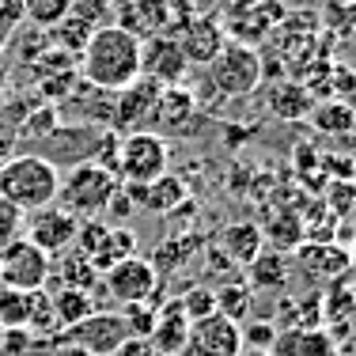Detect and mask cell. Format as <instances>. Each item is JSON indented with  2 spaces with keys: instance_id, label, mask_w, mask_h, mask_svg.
<instances>
[{
  "instance_id": "obj_1",
  "label": "cell",
  "mask_w": 356,
  "mask_h": 356,
  "mask_svg": "<svg viewBox=\"0 0 356 356\" xmlns=\"http://www.w3.org/2000/svg\"><path fill=\"white\" fill-rule=\"evenodd\" d=\"M80 72L83 83L118 95L129 83L140 80V38L122 23H103L91 31V38L80 49Z\"/></svg>"
},
{
  "instance_id": "obj_2",
  "label": "cell",
  "mask_w": 356,
  "mask_h": 356,
  "mask_svg": "<svg viewBox=\"0 0 356 356\" xmlns=\"http://www.w3.org/2000/svg\"><path fill=\"white\" fill-rule=\"evenodd\" d=\"M57 186H61V171L35 152L12 156L0 167V197L12 201L19 213H38L46 205H57Z\"/></svg>"
},
{
  "instance_id": "obj_3",
  "label": "cell",
  "mask_w": 356,
  "mask_h": 356,
  "mask_svg": "<svg viewBox=\"0 0 356 356\" xmlns=\"http://www.w3.org/2000/svg\"><path fill=\"white\" fill-rule=\"evenodd\" d=\"M118 186H122V178L114 175V167L83 159V163L69 167V175H61L57 205H61L65 213H72L76 220H99L110 209Z\"/></svg>"
},
{
  "instance_id": "obj_4",
  "label": "cell",
  "mask_w": 356,
  "mask_h": 356,
  "mask_svg": "<svg viewBox=\"0 0 356 356\" xmlns=\"http://www.w3.org/2000/svg\"><path fill=\"white\" fill-rule=\"evenodd\" d=\"M171 167V148L163 133H125L114 148V175L125 186H148Z\"/></svg>"
},
{
  "instance_id": "obj_5",
  "label": "cell",
  "mask_w": 356,
  "mask_h": 356,
  "mask_svg": "<svg viewBox=\"0 0 356 356\" xmlns=\"http://www.w3.org/2000/svg\"><path fill=\"white\" fill-rule=\"evenodd\" d=\"M205 69H209V83L227 99L250 95V91H258V83L266 80V61H261V54L254 46H247V42H235V38L224 42V49H220Z\"/></svg>"
},
{
  "instance_id": "obj_6",
  "label": "cell",
  "mask_w": 356,
  "mask_h": 356,
  "mask_svg": "<svg viewBox=\"0 0 356 356\" xmlns=\"http://www.w3.org/2000/svg\"><path fill=\"white\" fill-rule=\"evenodd\" d=\"M49 258L38 250L31 239H15L0 250V288H15V292H42L49 284Z\"/></svg>"
},
{
  "instance_id": "obj_7",
  "label": "cell",
  "mask_w": 356,
  "mask_h": 356,
  "mask_svg": "<svg viewBox=\"0 0 356 356\" xmlns=\"http://www.w3.org/2000/svg\"><path fill=\"white\" fill-rule=\"evenodd\" d=\"M99 281H103V292L110 296V303H118V307H129V303H144L156 296L159 288V269L152 266L148 258H140V254H133V258L118 261V266H110L99 273Z\"/></svg>"
},
{
  "instance_id": "obj_8",
  "label": "cell",
  "mask_w": 356,
  "mask_h": 356,
  "mask_svg": "<svg viewBox=\"0 0 356 356\" xmlns=\"http://www.w3.org/2000/svg\"><path fill=\"white\" fill-rule=\"evenodd\" d=\"M61 341L83 349L88 356H110L129 341V326H125L122 311H91V315L80 318L76 326L61 330Z\"/></svg>"
},
{
  "instance_id": "obj_9",
  "label": "cell",
  "mask_w": 356,
  "mask_h": 356,
  "mask_svg": "<svg viewBox=\"0 0 356 356\" xmlns=\"http://www.w3.org/2000/svg\"><path fill=\"white\" fill-rule=\"evenodd\" d=\"M76 232H80V220L72 213H65L61 205H46L38 213H27V224H23V239H31L49 258L76 247Z\"/></svg>"
},
{
  "instance_id": "obj_10",
  "label": "cell",
  "mask_w": 356,
  "mask_h": 356,
  "mask_svg": "<svg viewBox=\"0 0 356 356\" xmlns=\"http://www.w3.org/2000/svg\"><path fill=\"white\" fill-rule=\"evenodd\" d=\"M186 72H190V61H186L182 46L171 35H156L140 42V76L152 80L156 88H178L186 83Z\"/></svg>"
},
{
  "instance_id": "obj_11",
  "label": "cell",
  "mask_w": 356,
  "mask_h": 356,
  "mask_svg": "<svg viewBox=\"0 0 356 356\" xmlns=\"http://www.w3.org/2000/svg\"><path fill=\"white\" fill-rule=\"evenodd\" d=\"M156 103H159V88L152 80L129 83L125 91H118L114 106H110V122L125 133H156Z\"/></svg>"
},
{
  "instance_id": "obj_12",
  "label": "cell",
  "mask_w": 356,
  "mask_h": 356,
  "mask_svg": "<svg viewBox=\"0 0 356 356\" xmlns=\"http://www.w3.org/2000/svg\"><path fill=\"white\" fill-rule=\"evenodd\" d=\"M186 353L190 356H239L243 353L239 322L224 318L220 311L190 322V345H186Z\"/></svg>"
},
{
  "instance_id": "obj_13",
  "label": "cell",
  "mask_w": 356,
  "mask_h": 356,
  "mask_svg": "<svg viewBox=\"0 0 356 356\" xmlns=\"http://www.w3.org/2000/svg\"><path fill=\"white\" fill-rule=\"evenodd\" d=\"M171 38L182 46V54L190 65H209L220 49H224L227 27L216 15H193V19H186L182 27H178V35H171Z\"/></svg>"
},
{
  "instance_id": "obj_14",
  "label": "cell",
  "mask_w": 356,
  "mask_h": 356,
  "mask_svg": "<svg viewBox=\"0 0 356 356\" xmlns=\"http://www.w3.org/2000/svg\"><path fill=\"white\" fill-rule=\"evenodd\" d=\"M296 266L315 284H334L349 273V250H341L337 243H303L296 250Z\"/></svg>"
},
{
  "instance_id": "obj_15",
  "label": "cell",
  "mask_w": 356,
  "mask_h": 356,
  "mask_svg": "<svg viewBox=\"0 0 356 356\" xmlns=\"http://www.w3.org/2000/svg\"><path fill=\"white\" fill-rule=\"evenodd\" d=\"M148 345L156 356H182L186 345H190V318L182 315V307L175 303H163L156 315V326L148 334Z\"/></svg>"
},
{
  "instance_id": "obj_16",
  "label": "cell",
  "mask_w": 356,
  "mask_h": 356,
  "mask_svg": "<svg viewBox=\"0 0 356 356\" xmlns=\"http://www.w3.org/2000/svg\"><path fill=\"white\" fill-rule=\"evenodd\" d=\"M266 106L277 118H284V122H307L311 106H315V91L303 80H296V76H284V80H277L266 91Z\"/></svg>"
},
{
  "instance_id": "obj_17",
  "label": "cell",
  "mask_w": 356,
  "mask_h": 356,
  "mask_svg": "<svg viewBox=\"0 0 356 356\" xmlns=\"http://www.w3.org/2000/svg\"><path fill=\"white\" fill-rule=\"evenodd\" d=\"M129 193L140 209H148V213H175V209L186 205V197H190L186 182L171 171L159 175L156 182H148V186H129Z\"/></svg>"
},
{
  "instance_id": "obj_18",
  "label": "cell",
  "mask_w": 356,
  "mask_h": 356,
  "mask_svg": "<svg viewBox=\"0 0 356 356\" xmlns=\"http://www.w3.org/2000/svg\"><path fill=\"white\" fill-rule=\"evenodd\" d=\"M334 337L318 326H300L288 330V334H277L269 356H334Z\"/></svg>"
},
{
  "instance_id": "obj_19",
  "label": "cell",
  "mask_w": 356,
  "mask_h": 356,
  "mask_svg": "<svg viewBox=\"0 0 356 356\" xmlns=\"http://www.w3.org/2000/svg\"><path fill=\"white\" fill-rule=\"evenodd\" d=\"M197 99L178 83V88H159V103H156V133L167 129V133H178L190 125V118L197 114Z\"/></svg>"
},
{
  "instance_id": "obj_20",
  "label": "cell",
  "mask_w": 356,
  "mask_h": 356,
  "mask_svg": "<svg viewBox=\"0 0 356 356\" xmlns=\"http://www.w3.org/2000/svg\"><path fill=\"white\" fill-rule=\"evenodd\" d=\"M307 122L315 125L322 137H349L356 129V106L341 103V99H315Z\"/></svg>"
},
{
  "instance_id": "obj_21",
  "label": "cell",
  "mask_w": 356,
  "mask_h": 356,
  "mask_svg": "<svg viewBox=\"0 0 356 356\" xmlns=\"http://www.w3.org/2000/svg\"><path fill=\"white\" fill-rule=\"evenodd\" d=\"M220 250H224L227 261H235V266H250V261L266 250L261 227L258 224H227L224 232H220Z\"/></svg>"
},
{
  "instance_id": "obj_22",
  "label": "cell",
  "mask_w": 356,
  "mask_h": 356,
  "mask_svg": "<svg viewBox=\"0 0 356 356\" xmlns=\"http://www.w3.org/2000/svg\"><path fill=\"white\" fill-rule=\"evenodd\" d=\"M49 277H57L61 288H83V292H91V288L99 284V269L88 261V254H80L76 247L57 254L54 266H49Z\"/></svg>"
},
{
  "instance_id": "obj_23",
  "label": "cell",
  "mask_w": 356,
  "mask_h": 356,
  "mask_svg": "<svg viewBox=\"0 0 356 356\" xmlns=\"http://www.w3.org/2000/svg\"><path fill=\"white\" fill-rule=\"evenodd\" d=\"M49 303H54V318H57V326H61V330H69L80 318H88L91 311H99L95 296L83 292V288H57V292L49 296Z\"/></svg>"
},
{
  "instance_id": "obj_24",
  "label": "cell",
  "mask_w": 356,
  "mask_h": 356,
  "mask_svg": "<svg viewBox=\"0 0 356 356\" xmlns=\"http://www.w3.org/2000/svg\"><path fill=\"white\" fill-rule=\"evenodd\" d=\"M303 220L300 216H292V213H277L273 220H269L266 227H261V243H266L269 250H277V254H288V250H300L303 247Z\"/></svg>"
},
{
  "instance_id": "obj_25",
  "label": "cell",
  "mask_w": 356,
  "mask_h": 356,
  "mask_svg": "<svg viewBox=\"0 0 356 356\" xmlns=\"http://www.w3.org/2000/svg\"><path fill=\"white\" fill-rule=\"evenodd\" d=\"M247 269H250V288H261V292H281V288H288V254L261 250Z\"/></svg>"
},
{
  "instance_id": "obj_26",
  "label": "cell",
  "mask_w": 356,
  "mask_h": 356,
  "mask_svg": "<svg viewBox=\"0 0 356 356\" xmlns=\"http://www.w3.org/2000/svg\"><path fill=\"white\" fill-rule=\"evenodd\" d=\"M213 296H216V311H220L224 318H232V322L250 318V311H254V288H250V284H243V281H224Z\"/></svg>"
},
{
  "instance_id": "obj_27",
  "label": "cell",
  "mask_w": 356,
  "mask_h": 356,
  "mask_svg": "<svg viewBox=\"0 0 356 356\" xmlns=\"http://www.w3.org/2000/svg\"><path fill=\"white\" fill-rule=\"evenodd\" d=\"M76 0H23V15H27L35 27L42 31H54L57 23H65L72 15Z\"/></svg>"
},
{
  "instance_id": "obj_28",
  "label": "cell",
  "mask_w": 356,
  "mask_h": 356,
  "mask_svg": "<svg viewBox=\"0 0 356 356\" xmlns=\"http://www.w3.org/2000/svg\"><path fill=\"white\" fill-rule=\"evenodd\" d=\"M31 318V292H15V288H0V326L4 330H27Z\"/></svg>"
},
{
  "instance_id": "obj_29",
  "label": "cell",
  "mask_w": 356,
  "mask_h": 356,
  "mask_svg": "<svg viewBox=\"0 0 356 356\" xmlns=\"http://www.w3.org/2000/svg\"><path fill=\"white\" fill-rule=\"evenodd\" d=\"M178 307H182V315L190 318V322H197V318H205V315H213L216 311V296H213V288H190V292L178 300Z\"/></svg>"
},
{
  "instance_id": "obj_30",
  "label": "cell",
  "mask_w": 356,
  "mask_h": 356,
  "mask_svg": "<svg viewBox=\"0 0 356 356\" xmlns=\"http://www.w3.org/2000/svg\"><path fill=\"white\" fill-rule=\"evenodd\" d=\"M23 224H27V213H19L12 201L0 197V250H4L8 243L23 239Z\"/></svg>"
},
{
  "instance_id": "obj_31",
  "label": "cell",
  "mask_w": 356,
  "mask_h": 356,
  "mask_svg": "<svg viewBox=\"0 0 356 356\" xmlns=\"http://www.w3.org/2000/svg\"><path fill=\"white\" fill-rule=\"evenodd\" d=\"M239 330H243V349H266V353L273 349L277 334H281L269 318H254L250 326H239Z\"/></svg>"
},
{
  "instance_id": "obj_32",
  "label": "cell",
  "mask_w": 356,
  "mask_h": 356,
  "mask_svg": "<svg viewBox=\"0 0 356 356\" xmlns=\"http://www.w3.org/2000/svg\"><path fill=\"white\" fill-rule=\"evenodd\" d=\"M110 356H156V353H152V345L144 341V337H129V341H125L122 349L110 353Z\"/></svg>"
},
{
  "instance_id": "obj_33",
  "label": "cell",
  "mask_w": 356,
  "mask_h": 356,
  "mask_svg": "<svg viewBox=\"0 0 356 356\" xmlns=\"http://www.w3.org/2000/svg\"><path fill=\"white\" fill-rule=\"evenodd\" d=\"M239 356H269V353H266V349H243Z\"/></svg>"
},
{
  "instance_id": "obj_34",
  "label": "cell",
  "mask_w": 356,
  "mask_h": 356,
  "mask_svg": "<svg viewBox=\"0 0 356 356\" xmlns=\"http://www.w3.org/2000/svg\"><path fill=\"white\" fill-rule=\"evenodd\" d=\"M349 269L356 273V247H353V254H349Z\"/></svg>"
},
{
  "instance_id": "obj_35",
  "label": "cell",
  "mask_w": 356,
  "mask_h": 356,
  "mask_svg": "<svg viewBox=\"0 0 356 356\" xmlns=\"http://www.w3.org/2000/svg\"><path fill=\"white\" fill-rule=\"evenodd\" d=\"M353 178H356V159H353Z\"/></svg>"
}]
</instances>
